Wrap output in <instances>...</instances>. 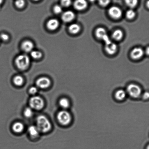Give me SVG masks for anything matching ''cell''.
I'll return each mask as SVG.
<instances>
[{
    "instance_id": "6da1fadb",
    "label": "cell",
    "mask_w": 149,
    "mask_h": 149,
    "mask_svg": "<svg viewBox=\"0 0 149 149\" xmlns=\"http://www.w3.org/2000/svg\"><path fill=\"white\" fill-rule=\"evenodd\" d=\"M36 127L40 132L43 133L49 132L52 128V124L46 117L41 115L38 116L36 119Z\"/></svg>"
},
{
    "instance_id": "7a4b0ae2",
    "label": "cell",
    "mask_w": 149,
    "mask_h": 149,
    "mask_svg": "<svg viewBox=\"0 0 149 149\" xmlns=\"http://www.w3.org/2000/svg\"><path fill=\"white\" fill-rule=\"evenodd\" d=\"M15 64L17 68L21 70L27 69L30 64V59L27 55H22L17 56L15 59Z\"/></svg>"
},
{
    "instance_id": "3957f363",
    "label": "cell",
    "mask_w": 149,
    "mask_h": 149,
    "mask_svg": "<svg viewBox=\"0 0 149 149\" xmlns=\"http://www.w3.org/2000/svg\"><path fill=\"white\" fill-rule=\"evenodd\" d=\"M29 104L32 109L40 110L45 106L44 101L42 98L38 96H33L30 99Z\"/></svg>"
},
{
    "instance_id": "277c9868",
    "label": "cell",
    "mask_w": 149,
    "mask_h": 149,
    "mask_svg": "<svg viewBox=\"0 0 149 149\" xmlns=\"http://www.w3.org/2000/svg\"><path fill=\"white\" fill-rule=\"evenodd\" d=\"M57 118L59 123L65 126L69 125L72 119L70 114L65 110L60 111L58 114Z\"/></svg>"
},
{
    "instance_id": "5b68a950",
    "label": "cell",
    "mask_w": 149,
    "mask_h": 149,
    "mask_svg": "<svg viewBox=\"0 0 149 149\" xmlns=\"http://www.w3.org/2000/svg\"><path fill=\"white\" fill-rule=\"evenodd\" d=\"M127 92L133 98L137 99L141 95L142 90L139 86L136 84H131L127 87Z\"/></svg>"
},
{
    "instance_id": "8992f818",
    "label": "cell",
    "mask_w": 149,
    "mask_h": 149,
    "mask_svg": "<svg viewBox=\"0 0 149 149\" xmlns=\"http://www.w3.org/2000/svg\"><path fill=\"white\" fill-rule=\"evenodd\" d=\"M51 84V81L46 77H42L36 81V85L38 87L41 89H46L49 87Z\"/></svg>"
},
{
    "instance_id": "52a82bcc",
    "label": "cell",
    "mask_w": 149,
    "mask_h": 149,
    "mask_svg": "<svg viewBox=\"0 0 149 149\" xmlns=\"http://www.w3.org/2000/svg\"><path fill=\"white\" fill-rule=\"evenodd\" d=\"M109 15L114 19H119L122 17V10L119 7L112 6L109 10Z\"/></svg>"
},
{
    "instance_id": "ba28073f",
    "label": "cell",
    "mask_w": 149,
    "mask_h": 149,
    "mask_svg": "<svg viewBox=\"0 0 149 149\" xmlns=\"http://www.w3.org/2000/svg\"><path fill=\"white\" fill-rule=\"evenodd\" d=\"M95 34L96 37L99 39H103L105 42L110 40L108 37L106 30L103 28H98L96 30Z\"/></svg>"
},
{
    "instance_id": "9c48e42d",
    "label": "cell",
    "mask_w": 149,
    "mask_h": 149,
    "mask_svg": "<svg viewBox=\"0 0 149 149\" xmlns=\"http://www.w3.org/2000/svg\"><path fill=\"white\" fill-rule=\"evenodd\" d=\"M117 50V46L115 43L110 41L106 43L105 50L109 55H113L116 52Z\"/></svg>"
},
{
    "instance_id": "30bf717a",
    "label": "cell",
    "mask_w": 149,
    "mask_h": 149,
    "mask_svg": "<svg viewBox=\"0 0 149 149\" xmlns=\"http://www.w3.org/2000/svg\"><path fill=\"white\" fill-rule=\"evenodd\" d=\"M143 54L144 51L141 48H136L131 51V55L133 59H136L141 58Z\"/></svg>"
},
{
    "instance_id": "8fae6325",
    "label": "cell",
    "mask_w": 149,
    "mask_h": 149,
    "mask_svg": "<svg viewBox=\"0 0 149 149\" xmlns=\"http://www.w3.org/2000/svg\"><path fill=\"white\" fill-rule=\"evenodd\" d=\"M87 6V3L86 0H76L74 3L75 9L81 11L85 9Z\"/></svg>"
},
{
    "instance_id": "7c38bea8",
    "label": "cell",
    "mask_w": 149,
    "mask_h": 149,
    "mask_svg": "<svg viewBox=\"0 0 149 149\" xmlns=\"http://www.w3.org/2000/svg\"><path fill=\"white\" fill-rule=\"evenodd\" d=\"M75 15L74 12L71 11H65L63 14L62 19L65 22H69L72 21L74 18Z\"/></svg>"
},
{
    "instance_id": "4fadbf2b",
    "label": "cell",
    "mask_w": 149,
    "mask_h": 149,
    "mask_svg": "<svg viewBox=\"0 0 149 149\" xmlns=\"http://www.w3.org/2000/svg\"><path fill=\"white\" fill-rule=\"evenodd\" d=\"M59 23L56 19H52L48 21L47 23V27L51 30H55L58 28L59 26Z\"/></svg>"
},
{
    "instance_id": "5bb4252c",
    "label": "cell",
    "mask_w": 149,
    "mask_h": 149,
    "mask_svg": "<svg viewBox=\"0 0 149 149\" xmlns=\"http://www.w3.org/2000/svg\"><path fill=\"white\" fill-rule=\"evenodd\" d=\"M33 44L30 41H24L22 45V47L23 50L26 52H32L33 49Z\"/></svg>"
},
{
    "instance_id": "9a60e30c",
    "label": "cell",
    "mask_w": 149,
    "mask_h": 149,
    "mask_svg": "<svg viewBox=\"0 0 149 149\" xmlns=\"http://www.w3.org/2000/svg\"><path fill=\"white\" fill-rule=\"evenodd\" d=\"M28 132L30 136L33 138H37L40 133L37 127L34 125H31L29 127Z\"/></svg>"
},
{
    "instance_id": "2e32d148",
    "label": "cell",
    "mask_w": 149,
    "mask_h": 149,
    "mask_svg": "<svg viewBox=\"0 0 149 149\" xmlns=\"http://www.w3.org/2000/svg\"><path fill=\"white\" fill-rule=\"evenodd\" d=\"M12 129L14 132L16 133H20L24 130V126L21 122H16L13 124Z\"/></svg>"
},
{
    "instance_id": "e0dca14e",
    "label": "cell",
    "mask_w": 149,
    "mask_h": 149,
    "mask_svg": "<svg viewBox=\"0 0 149 149\" xmlns=\"http://www.w3.org/2000/svg\"><path fill=\"white\" fill-rule=\"evenodd\" d=\"M126 96V92L122 90H118L115 93V96L116 100L122 101L125 99Z\"/></svg>"
},
{
    "instance_id": "ac0fdd59",
    "label": "cell",
    "mask_w": 149,
    "mask_h": 149,
    "mask_svg": "<svg viewBox=\"0 0 149 149\" xmlns=\"http://www.w3.org/2000/svg\"><path fill=\"white\" fill-rule=\"evenodd\" d=\"M59 104L61 108L65 109L69 107L70 103L68 99L66 98H62L59 100Z\"/></svg>"
},
{
    "instance_id": "d6986e66",
    "label": "cell",
    "mask_w": 149,
    "mask_h": 149,
    "mask_svg": "<svg viewBox=\"0 0 149 149\" xmlns=\"http://www.w3.org/2000/svg\"><path fill=\"white\" fill-rule=\"evenodd\" d=\"M68 30H69L70 33L72 34H76L80 31V27L78 24L73 23L70 26Z\"/></svg>"
},
{
    "instance_id": "ffe728a7",
    "label": "cell",
    "mask_w": 149,
    "mask_h": 149,
    "mask_svg": "<svg viewBox=\"0 0 149 149\" xmlns=\"http://www.w3.org/2000/svg\"><path fill=\"white\" fill-rule=\"evenodd\" d=\"M123 34V32L120 30L118 29L114 31L112 36L114 39L117 41L120 40L122 39Z\"/></svg>"
},
{
    "instance_id": "44dd1931",
    "label": "cell",
    "mask_w": 149,
    "mask_h": 149,
    "mask_svg": "<svg viewBox=\"0 0 149 149\" xmlns=\"http://www.w3.org/2000/svg\"><path fill=\"white\" fill-rule=\"evenodd\" d=\"M13 82L16 86H20L22 85L24 83V79L21 76H17L13 79Z\"/></svg>"
},
{
    "instance_id": "7402d4cb",
    "label": "cell",
    "mask_w": 149,
    "mask_h": 149,
    "mask_svg": "<svg viewBox=\"0 0 149 149\" xmlns=\"http://www.w3.org/2000/svg\"><path fill=\"white\" fill-rule=\"evenodd\" d=\"M24 116L27 118H31L33 115V109L30 107L26 108L24 111Z\"/></svg>"
},
{
    "instance_id": "603a6c76",
    "label": "cell",
    "mask_w": 149,
    "mask_h": 149,
    "mask_svg": "<svg viewBox=\"0 0 149 149\" xmlns=\"http://www.w3.org/2000/svg\"><path fill=\"white\" fill-rule=\"evenodd\" d=\"M125 1L127 5L131 8L135 7L138 2V0H125Z\"/></svg>"
},
{
    "instance_id": "cb8c5ba5",
    "label": "cell",
    "mask_w": 149,
    "mask_h": 149,
    "mask_svg": "<svg viewBox=\"0 0 149 149\" xmlns=\"http://www.w3.org/2000/svg\"><path fill=\"white\" fill-rule=\"evenodd\" d=\"M31 56L34 59H38L42 57V53L38 51H32L31 53Z\"/></svg>"
},
{
    "instance_id": "d4e9b609",
    "label": "cell",
    "mask_w": 149,
    "mask_h": 149,
    "mask_svg": "<svg viewBox=\"0 0 149 149\" xmlns=\"http://www.w3.org/2000/svg\"><path fill=\"white\" fill-rule=\"evenodd\" d=\"M136 15L135 11L132 9H130L127 11L126 16L127 18L131 20L134 18Z\"/></svg>"
},
{
    "instance_id": "484cf974",
    "label": "cell",
    "mask_w": 149,
    "mask_h": 149,
    "mask_svg": "<svg viewBox=\"0 0 149 149\" xmlns=\"http://www.w3.org/2000/svg\"><path fill=\"white\" fill-rule=\"evenodd\" d=\"M15 4L17 8H21L24 6L25 1L24 0H16Z\"/></svg>"
},
{
    "instance_id": "4316f807",
    "label": "cell",
    "mask_w": 149,
    "mask_h": 149,
    "mask_svg": "<svg viewBox=\"0 0 149 149\" xmlns=\"http://www.w3.org/2000/svg\"><path fill=\"white\" fill-rule=\"evenodd\" d=\"M54 11L55 14H59L62 12V8L61 6L57 5L55 6L54 8Z\"/></svg>"
},
{
    "instance_id": "83f0119b",
    "label": "cell",
    "mask_w": 149,
    "mask_h": 149,
    "mask_svg": "<svg viewBox=\"0 0 149 149\" xmlns=\"http://www.w3.org/2000/svg\"><path fill=\"white\" fill-rule=\"evenodd\" d=\"M71 3V0H61V4L63 6H69Z\"/></svg>"
},
{
    "instance_id": "f1b7e54d",
    "label": "cell",
    "mask_w": 149,
    "mask_h": 149,
    "mask_svg": "<svg viewBox=\"0 0 149 149\" xmlns=\"http://www.w3.org/2000/svg\"><path fill=\"white\" fill-rule=\"evenodd\" d=\"M99 4L102 6H106L110 3V0H98Z\"/></svg>"
},
{
    "instance_id": "f546056e",
    "label": "cell",
    "mask_w": 149,
    "mask_h": 149,
    "mask_svg": "<svg viewBox=\"0 0 149 149\" xmlns=\"http://www.w3.org/2000/svg\"><path fill=\"white\" fill-rule=\"evenodd\" d=\"M38 88L36 87H32L29 89V92L30 94L34 95L37 93Z\"/></svg>"
},
{
    "instance_id": "4dcf8cb0",
    "label": "cell",
    "mask_w": 149,
    "mask_h": 149,
    "mask_svg": "<svg viewBox=\"0 0 149 149\" xmlns=\"http://www.w3.org/2000/svg\"><path fill=\"white\" fill-rule=\"evenodd\" d=\"M1 38L2 40L4 41H7L9 39V36L8 35L6 34H2L1 35Z\"/></svg>"
},
{
    "instance_id": "1f68e13d",
    "label": "cell",
    "mask_w": 149,
    "mask_h": 149,
    "mask_svg": "<svg viewBox=\"0 0 149 149\" xmlns=\"http://www.w3.org/2000/svg\"><path fill=\"white\" fill-rule=\"evenodd\" d=\"M149 97V93L148 92H145L143 95V98L144 100H147L148 99Z\"/></svg>"
},
{
    "instance_id": "d6a6232c",
    "label": "cell",
    "mask_w": 149,
    "mask_h": 149,
    "mask_svg": "<svg viewBox=\"0 0 149 149\" xmlns=\"http://www.w3.org/2000/svg\"><path fill=\"white\" fill-rule=\"evenodd\" d=\"M3 1V0H0V5L2 3Z\"/></svg>"
},
{
    "instance_id": "836d02e7",
    "label": "cell",
    "mask_w": 149,
    "mask_h": 149,
    "mask_svg": "<svg viewBox=\"0 0 149 149\" xmlns=\"http://www.w3.org/2000/svg\"><path fill=\"white\" fill-rule=\"evenodd\" d=\"M90 1H91V2H93L95 1V0H90Z\"/></svg>"
},
{
    "instance_id": "e575fe53",
    "label": "cell",
    "mask_w": 149,
    "mask_h": 149,
    "mask_svg": "<svg viewBox=\"0 0 149 149\" xmlns=\"http://www.w3.org/2000/svg\"><path fill=\"white\" fill-rule=\"evenodd\" d=\"M34 1H39V0H34Z\"/></svg>"
}]
</instances>
